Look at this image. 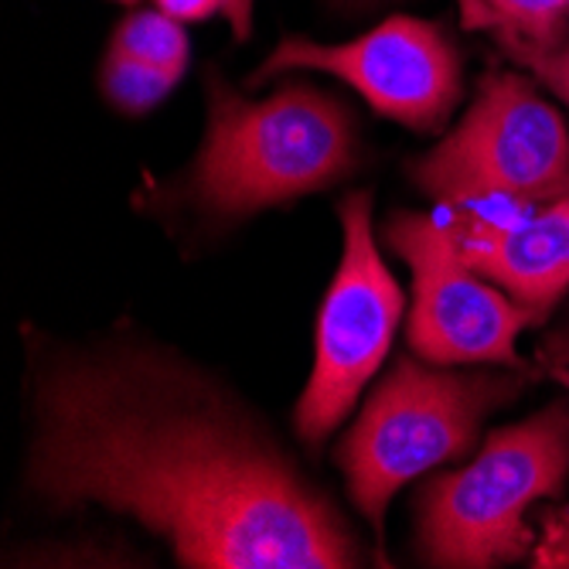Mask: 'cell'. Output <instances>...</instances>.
<instances>
[{"label": "cell", "instance_id": "obj_10", "mask_svg": "<svg viewBox=\"0 0 569 569\" xmlns=\"http://www.w3.org/2000/svg\"><path fill=\"white\" fill-rule=\"evenodd\" d=\"M457 8L463 28L491 31L508 59L556 48L569 34V0H457Z\"/></svg>", "mask_w": 569, "mask_h": 569}, {"label": "cell", "instance_id": "obj_4", "mask_svg": "<svg viewBox=\"0 0 569 569\" xmlns=\"http://www.w3.org/2000/svg\"><path fill=\"white\" fill-rule=\"evenodd\" d=\"M519 386L508 376L447 372L399 358L338 447V463L361 515L382 532L392 495L463 457L491 409Z\"/></svg>", "mask_w": 569, "mask_h": 569}, {"label": "cell", "instance_id": "obj_16", "mask_svg": "<svg viewBox=\"0 0 569 569\" xmlns=\"http://www.w3.org/2000/svg\"><path fill=\"white\" fill-rule=\"evenodd\" d=\"M556 382H559L562 389H569V372H566V369H559V372H556Z\"/></svg>", "mask_w": 569, "mask_h": 569}, {"label": "cell", "instance_id": "obj_2", "mask_svg": "<svg viewBox=\"0 0 569 569\" xmlns=\"http://www.w3.org/2000/svg\"><path fill=\"white\" fill-rule=\"evenodd\" d=\"M355 168V127L338 99L283 86L267 99H242L212 86L194 194L204 209L246 216L321 191Z\"/></svg>", "mask_w": 569, "mask_h": 569}, {"label": "cell", "instance_id": "obj_11", "mask_svg": "<svg viewBox=\"0 0 569 569\" xmlns=\"http://www.w3.org/2000/svg\"><path fill=\"white\" fill-rule=\"evenodd\" d=\"M113 48L127 51V56H133L140 62L158 66L164 72H174V76H184L188 59H191L184 21L164 14L161 8L130 14L113 34Z\"/></svg>", "mask_w": 569, "mask_h": 569}, {"label": "cell", "instance_id": "obj_14", "mask_svg": "<svg viewBox=\"0 0 569 569\" xmlns=\"http://www.w3.org/2000/svg\"><path fill=\"white\" fill-rule=\"evenodd\" d=\"M164 14L178 21H204L212 14H226L232 21V31L239 38L249 34V18H252V0H153Z\"/></svg>", "mask_w": 569, "mask_h": 569}, {"label": "cell", "instance_id": "obj_13", "mask_svg": "<svg viewBox=\"0 0 569 569\" xmlns=\"http://www.w3.org/2000/svg\"><path fill=\"white\" fill-rule=\"evenodd\" d=\"M511 62H519L522 69H529L552 96H559L569 110V34L556 44V48H546V51H519V56H511ZM569 194V188H566Z\"/></svg>", "mask_w": 569, "mask_h": 569}, {"label": "cell", "instance_id": "obj_1", "mask_svg": "<svg viewBox=\"0 0 569 569\" xmlns=\"http://www.w3.org/2000/svg\"><path fill=\"white\" fill-rule=\"evenodd\" d=\"M28 485L59 511L130 515L181 566H358L338 511L270 433L204 376L147 348L59 358L38 372Z\"/></svg>", "mask_w": 569, "mask_h": 569}, {"label": "cell", "instance_id": "obj_15", "mask_svg": "<svg viewBox=\"0 0 569 569\" xmlns=\"http://www.w3.org/2000/svg\"><path fill=\"white\" fill-rule=\"evenodd\" d=\"M532 559L539 569H569V505L549 511L542 519Z\"/></svg>", "mask_w": 569, "mask_h": 569}, {"label": "cell", "instance_id": "obj_5", "mask_svg": "<svg viewBox=\"0 0 569 569\" xmlns=\"http://www.w3.org/2000/svg\"><path fill=\"white\" fill-rule=\"evenodd\" d=\"M412 178L427 194L457 204L566 198L569 123L526 76L495 72L481 79L457 130L412 164Z\"/></svg>", "mask_w": 569, "mask_h": 569}, {"label": "cell", "instance_id": "obj_7", "mask_svg": "<svg viewBox=\"0 0 569 569\" xmlns=\"http://www.w3.org/2000/svg\"><path fill=\"white\" fill-rule=\"evenodd\" d=\"M389 246L412 270L409 348L430 366H522L515 341L542 321L460 256V246L430 216H396Z\"/></svg>", "mask_w": 569, "mask_h": 569}, {"label": "cell", "instance_id": "obj_6", "mask_svg": "<svg viewBox=\"0 0 569 569\" xmlns=\"http://www.w3.org/2000/svg\"><path fill=\"white\" fill-rule=\"evenodd\" d=\"M341 263L318 315L315 369L297 406V433L321 443L379 372L402 318V290L372 236V198L366 191L341 201Z\"/></svg>", "mask_w": 569, "mask_h": 569}, {"label": "cell", "instance_id": "obj_8", "mask_svg": "<svg viewBox=\"0 0 569 569\" xmlns=\"http://www.w3.org/2000/svg\"><path fill=\"white\" fill-rule=\"evenodd\" d=\"M315 69L348 82L372 110L412 130H440L460 99V56L437 24L389 18L351 41L283 38L252 82Z\"/></svg>", "mask_w": 569, "mask_h": 569}, {"label": "cell", "instance_id": "obj_17", "mask_svg": "<svg viewBox=\"0 0 569 569\" xmlns=\"http://www.w3.org/2000/svg\"><path fill=\"white\" fill-rule=\"evenodd\" d=\"M123 4H133V0H123Z\"/></svg>", "mask_w": 569, "mask_h": 569}, {"label": "cell", "instance_id": "obj_12", "mask_svg": "<svg viewBox=\"0 0 569 569\" xmlns=\"http://www.w3.org/2000/svg\"><path fill=\"white\" fill-rule=\"evenodd\" d=\"M181 76L174 72H164L158 66L150 62H140L133 56H127V51L113 48L107 51V62H102V92L110 96L113 107H120L123 113H147L153 110L158 102L174 89Z\"/></svg>", "mask_w": 569, "mask_h": 569}, {"label": "cell", "instance_id": "obj_9", "mask_svg": "<svg viewBox=\"0 0 569 569\" xmlns=\"http://www.w3.org/2000/svg\"><path fill=\"white\" fill-rule=\"evenodd\" d=\"M460 256L522 307L546 310L569 290V194L542 212L460 239Z\"/></svg>", "mask_w": 569, "mask_h": 569}, {"label": "cell", "instance_id": "obj_3", "mask_svg": "<svg viewBox=\"0 0 569 569\" xmlns=\"http://www.w3.org/2000/svg\"><path fill=\"white\" fill-rule=\"evenodd\" d=\"M569 478V409L562 402L491 433L481 453L423 485L420 552L430 566L488 569L532 552L529 511Z\"/></svg>", "mask_w": 569, "mask_h": 569}]
</instances>
